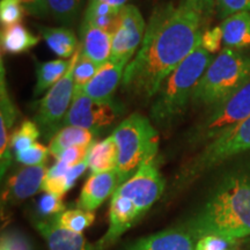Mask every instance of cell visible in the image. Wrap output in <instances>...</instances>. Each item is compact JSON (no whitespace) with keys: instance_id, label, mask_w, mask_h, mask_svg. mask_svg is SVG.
<instances>
[{"instance_id":"1","label":"cell","mask_w":250,"mask_h":250,"mask_svg":"<svg viewBox=\"0 0 250 250\" xmlns=\"http://www.w3.org/2000/svg\"><path fill=\"white\" fill-rule=\"evenodd\" d=\"M203 23L183 0L156 7L139 51L125 67L123 89L139 98H154L166 78L201 44Z\"/></svg>"},{"instance_id":"2","label":"cell","mask_w":250,"mask_h":250,"mask_svg":"<svg viewBox=\"0 0 250 250\" xmlns=\"http://www.w3.org/2000/svg\"><path fill=\"white\" fill-rule=\"evenodd\" d=\"M183 224L197 241L208 234L250 237V164L227 171Z\"/></svg>"},{"instance_id":"3","label":"cell","mask_w":250,"mask_h":250,"mask_svg":"<svg viewBox=\"0 0 250 250\" xmlns=\"http://www.w3.org/2000/svg\"><path fill=\"white\" fill-rule=\"evenodd\" d=\"M165 188L158 154L149 155L138 170L115 190L109 206V227L94 250H108L115 245L160 199Z\"/></svg>"},{"instance_id":"4","label":"cell","mask_w":250,"mask_h":250,"mask_svg":"<svg viewBox=\"0 0 250 250\" xmlns=\"http://www.w3.org/2000/svg\"><path fill=\"white\" fill-rule=\"evenodd\" d=\"M214 56L201 44L166 78L154 95L151 120L155 126L168 127L182 116L193 92Z\"/></svg>"},{"instance_id":"5","label":"cell","mask_w":250,"mask_h":250,"mask_svg":"<svg viewBox=\"0 0 250 250\" xmlns=\"http://www.w3.org/2000/svg\"><path fill=\"white\" fill-rule=\"evenodd\" d=\"M250 83V51L225 48L203 74L191 102L208 109L219 104Z\"/></svg>"},{"instance_id":"6","label":"cell","mask_w":250,"mask_h":250,"mask_svg":"<svg viewBox=\"0 0 250 250\" xmlns=\"http://www.w3.org/2000/svg\"><path fill=\"white\" fill-rule=\"evenodd\" d=\"M250 151V116L230 130L208 143L193 158L177 171L173 182V192H180L203 175L223 165L234 156Z\"/></svg>"},{"instance_id":"7","label":"cell","mask_w":250,"mask_h":250,"mask_svg":"<svg viewBox=\"0 0 250 250\" xmlns=\"http://www.w3.org/2000/svg\"><path fill=\"white\" fill-rule=\"evenodd\" d=\"M118 149L117 174L120 184L130 179L149 155L158 154L159 133L151 120L134 112L112 133Z\"/></svg>"},{"instance_id":"8","label":"cell","mask_w":250,"mask_h":250,"mask_svg":"<svg viewBox=\"0 0 250 250\" xmlns=\"http://www.w3.org/2000/svg\"><path fill=\"white\" fill-rule=\"evenodd\" d=\"M250 116V83L219 104L210 108L197 123L188 140L191 145H206Z\"/></svg>"},{"instance_id":"9","label":"cell","mask_w":250,"mask_h":250,"mask_svg":"<svg viewBox=\"0 0 250 250\" xmlns=\"http://www.w3.org/2000/svg\"><path fill=\"white\" fill-rule=\"evenodd\" d=\"M81 55V43L76 54L71 57V65L66 74L48 90L40 101L34 122L46 139L52 138L62 126L72 104L74 94V67Z\"/></svg>"},{"instance_id":"10","label":"cell","mask_w":250,"mask_h":250,"mask_svg":"<svg viewBox=\"0 0 250 250\" xmlns=\"http://www.w3.org/2000/svg\"><path fill=\"white\" fill-rule=\"evenodd\" d=\"M146 31V23L138 7L125 5L118 15L117 27L112 34L111 56L109 61L129 64L139 51Z\"/></svg>"},{"instance_id":"11","label":"cell","mask_w":250,"mask_h":250,"mask_svg":"<svg viewBox=\"0 0 250 250\" xmlns=\"http://www.w3.org/2000/svg\"><path fill=\"white\" fill-rule=\"evenodd\" d=\"M116 103L94 101L83 92H74L72 104L62 126H79L98 131L109 126L117 118Z\"/></svg>"},{"instance_id":"12","label":"cell","mask_w":250,"mask_h":250,"mask_svg":"<svg viewBox=\"0 0 250 250\" xmlns=\"http://www.w3.org/2000/svg\"><path fill=\"white\" fill-rule=\"evenodd\" d=\"M197 239L183 223L127 243L122 250H196Z\"/></svg>"},{"instance_id":"13","label":"cell","mask_w":250,"mask_h":250,"mask_svg":"<svg viewBox=\"0 0 250 250\" xmlns=\"http://www.w3.org/2000/svg\"><path fill=\"white\" fill-rule=\"evenodd\" d=\"M48 173L45 165L23 166L9 177L2 192V205H15L42 190Z\"/></svg>"},{"instance_id":"14","label":"cell","mask_w":250,"mask_h":250,"mask_svg":"<svg viewBox=\"0 0 250 250\" xmlns=\"http://www.w3.org/2000/svg\"><path fill=\"white\" fill-rule=\"evenodd\" d=\"M31 223L45 240L49 250H94L95 248V245L89 242L83 233L71 232L59 226L56 215L51 218H34Z\"/></svg>"},{"instance_id":"15","label":"cell","mask_w":250,"mask_h":250,"mask_svg":"<svg viewBox=\"0 0 250 250\" xmlns=\"http://www.w3.org/2000/svg\"><path fill=\"white\" fill-rule=\"evenodd\" d=\"M17 118V109L9 96L7 83L5 79L4 62L0 64V176L4 179L8 168L11 167L14 155L11 149L9 133Z\"/></svg>"},{"instance_id":"16","label":"cell","mask_w":250,"mask_h":250,"mask_svg":"<svg viewBox=\"0 0 250 250\" xmlns=\"http://www.w3.org/2000/svg\"><path fill=\"white\" fill-rule=\"evenodd\" d=\"M126 66V62L108 61L100 66L93 79L81 92L96 102L112 103L114 94L121 81H123L124 67Z\"/></svg>"},{"instance_id":"17","label":"cell","mask_w":250,"mask_h":250,"mask_svg":"<svg viewBox=\"0 0 250 250\" xmlns=\"http://www.w3.org/2000/svg\"><path fill=\"white\" fill-rule=\"evenodd\" d=\"M118 186L120 180L116 169L92 174L81 189L78 208L90 212L98 210L108 197L114 195Z\"/></svg>"},{"instance_id":"18","label":"cell","mask_w":250,"mask_h":250,"mask_svg":"<svg viewBox=\"0 0 250 250\" xmlns=\"http://www.w3.org/2000/svg\"><path fill=\"white\" fill-rule=\"evenodd\" d=\"M81 52L101 66L111 56L112 34L88 23H81Z\"/></svg>"},{"instance_id":"19","label":"cell","mask_w":250,"mask_h":250,"mask_svg":"<svg viewBox=\"0 0 250 250\" xmlns=\"http://www.w3.org/2000/svg\"><path fill=\"white\" fill-rule=\"evenodd\" d=\"M223 44L226 48L247 50L250 48V12H240L223 20Z\"/></svg>"},{"instance_id":"20","label":"cell","mask_w":250,"mask_h":250,"mask_svg":"<svg viewBox=\"0 0 250 250\" xmlns=\"http://www.w3.org/2000/svg\"><path fill=\"white\" fill-rule=\"evenodd\" d=\"M86 161L92 174L116 169L118 149L112 134L101 142L93 143L90 145Z\"/></svg>"},{"instance_id":"21","label":"cell","mask_w":250,"mask_h":250,"mask_svg":"<svg viewBox=\"0 0 250 250\" xmlns=\"http://www.w3.org/2000/svg\"><path fill=\"white\" fill-rule=\"evenodd\" d=\"M39 31L49 49L59 58H71L80 46L74 31L67 27L39 26Z\"/></svg>"},{"instance_id":"22","label":"cell","mask_w":250,"mask_h":250,"mask_svg":"<svg viewBox=\"0 0 250 250\" xmlns=\"http://www.w3.org/2000/svg\"><path fill=\"white\" fill-rule=\"evenodd\" d=\"M99 131L83 129L79 126H64L50 140V154L57 158L62 151L67 148L92 145Z\"/></svg>"},{"instance_id":"23","label":"cell","mask_w":250,"mask_h":250,"mask_svg":"<svg viewBox=\"0 0 250 250\" xmlns=\"http://www.w3.org/2000/svg\"><path fill=\"white\" fill-rule=\"evenodd\" d=\"M2 52L12 55H19L27 52L28 50L37 45L40 37L30 33L26 27L21 23L13 26L4 27L0 36Z\"/></svg>"},{"instance_id":"24","label":"cell","mask_w":250,"mask_h":250,"mask_svg":"<svg viewBox=\"0 0 250 250\" xmlns=\"http://www.w3.org/2000/svg\"><path fill=\"white\" fill-rule=\"evenodd\" d=\"M71 65V58L55 59L45 62H35L36 83L34 88V96H39L46 89L56 85L66 74Z\"/></svg>"},{"instance_id":"25","label":"cell","mask_w":250,"mask_h":250,"mask_svg":"<svg viewBox=\"0 0 250 250\" xmlns=\"http://www.w3.org/2000/svg\"><path fill=\"white\" fill-rule=\"evenodd\" d=\"M88 169L87 161H83L81 164L72 167L66 174L59 177H46L42 184V191L54 195L64 196L72 187L76 184L79 177Z\"/></svg>"},{"instance_id":"26","label":"cell","mask_w":250,"mask_h":250,"mask_svg":"<svg viewBox=\"0 0 250 250\" xmlns=\"http://www.w3.org/2000/svg\"><path fill=\"white\" fill-rule=\"evenodd\" d=\"M57 223L61 227L71 232L83 233L95 220L94 212L83 210V208H71L65 210L61 214L56 215Z\"/></svg>"},{"instance_id":"27","label":"cell","mask_w":250,"mask_h":250,"mask_svg":"<svg viewBox=\"0 0 250 250\" xmlns=\"http://www.w3.org/2000/svg\"><path fill=\"white\" fill-rule=\"evenodd\" d=\"M50 15L62 26L76 23L83 0H46Z\"/></svg>"},{"instance_id":"28","label":"cell","mask_w":250,"mask_h":250,"mask_svg":"<svg viewBox=\"0 0 250 250\" xmlns=\"http://www.w3.org/2000/svg\"><path fill=\"white\" fill-rule=\"evenodd\" d=\"M41 136V130L35 122L24 121L11 136V149L13 155L29 148Z\"/></svg>"},{"instance_id":"29","label":"cell","mask_w":250,"mask_h":250,"mask_svg":"<svg viewBox=\"0 0 250 250\" xmlns=\"http://www.w3.org/2000/svg\"><path fill=\"white\" fill-rule=\"evenodd\" d=\"M99 68L100 66L96 62H94L92 59L86 57L81 52L79 61L74 67V92H81L83 87L93 79Z\"/></svg>"},{"instance_id":"30","label":"cell","mask_w":250,"mask_h":250,"mask_svg":"<svg viewBox=\"0 0 250 250\" xmlns=\"http://www.w3.org/2000/svg\"><path fill=\"white\" fill-rule=\"evenodd\" d=\"M242 245L243 240L208 234L198 239L196 250H240Z\"/></svg>"},{"instance_id":"31","label":"cell","mask_w":250,"mask_h":250,"mask_svg":"<svg viewBox=\"0 0 250 250\" xmlns=\"http://www.w3.org/2000/svg\"><path fill=\"white\" fill-rule=\"evenodd\" d=\"M24 12L26 9L20 0H0V21L2 27L20 23Z\"/></svg>"},{"instance_id":"32","label":"cell","mask_w":250,"mask_h":250,"mask_svg":"<svg viewBox=\"0 0 250 250\" xmlns=\"http://www.w3.org/2000/svg\"><path fill=\"white\" fill-rule=\"evenodd\" d=\"M36 208L40 214V218H51L61 214L62 212L65 211L62 196L44 192L37 201Z\"/></svg>"},{"instance_id":"33","label":"cell","mask_w":250,"mask_h":250,"mask_svg":"<svg viewBox=\"0 0 250 250\" xmlns=\"http://www.w3.org/2000/svg\"><path fill=\"white\" fill-rule=\"evenodd\" d=\"M49 154V147L36 142L29 148L18 153L14 156L15 160L23 166H41L45 165Z\"/></svg>"},{"instance_id":"34","label":"cell","mask_w":250,"mask_h":250,"mask_svg":"<svg viewBox=\"0 0 250 250\" xmlns=\"http://www.w3.org/2000/svg\"><path fill=\"white\" fill-rule=\"evenodd\" d=\"M0 250H34L30 240L19 230H6L0 237Z\"/></svg>"},{"instance_id":"35","label":"cell","mask_w":250,"mask_h":250,"mask_svg":"<svg viewBox=\"0 0 250 250\" xmlns=\"http://www.w3.org/2000/svg\"><path fill=\"white\" fill-rule=\"evenodd\" d=\"M240 12H250V0H217L215 13L221 20Z\"/></svg>"},{"instance_id":"36","label":"cell","mask_w":250,"mask_h":250,"mask_svg":"<svg viewBox=\"0 0 250 250\" xmlns=\"http://www.w3.org/2000/svg\"><path fill=\"white\" fill-rule=\"evenodd\" d=\"M89 146H76V147H71L62 151L57 158L56 161H59L61 164L66 166L67 168H72L74 166L81 164L83 161L86 160L87 154H88Z\"/></svg>"},{"instance_id":"37","label":"cell","mask_w":250,"mask_h":250,"mask_svg":"<svg viewBox=\"0 0 250 250\" xmlns=\"http://www.w3.org/2000/svg\"><path fill=\"white\" fill-rule=\"evenodd\" d=\"M223 44V30L220 26L208 28L202 33L201 36V46L210 54H215L220 50Z\"/></svg>"},{"instance_id":"38","label":"cell","mask_w":250,"mask_h":250,"mask_svg":"<svg viewBox=\"0 0 250 250\" xmlns=\"http://www.w3.org/2000/svg\"><path fill=\"white\" fill-rule=\"evenodd\" d=\"M183 1L201 15L204 23L210 20L217 8V0H183Z\"/></svg>"},{"instance_id":"39","label":"cell","mask_w":250,"mask_h":250,"mask_svg":"<svg viewBox=\"0 0 250 250\" xmlns=\"http://www.w3.org/2000/svg\"><path fill=\"white\" fill-rule=\"evenodd\" d=\"M26 12L31 17L46 19L50 15L49 6L46 0H20Z\"/></svg>"},{"instance_id":"40","label":"cell","mask_w":250,"mask_h":250,"mask_svg":"<svg viewBox=\"0 0 250 250\" xmlns=\"http://www.w3.org/2000/svg\"><path fill=\"white\" fill-rule=\"evenodd\" d=\"M90 1H100V2H105V4H109L114 7L122 8L126 5L127 0H90Z\"/></svg>"},{"instance_id":"41","label":"cell","mask_w":250,"mask_h":250,"mask_svg":"<svg viewBox=\"0 0 250 250\" xmlns=\"http://www.w3.org/2000/svg\"><path fill=\"white\" fill-rule=\"evenodd\" d=\"M243 243H245V245L250 246V237H248V239H246V240H243Z\"/></svg>"}]
</instances>
